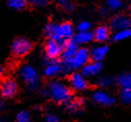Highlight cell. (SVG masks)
Wrapping results in <instances>:
<instances>
[{
    "mask_svg": "<svg viewBox=\"0 0 131 122\" xmlns=\"http://www.w3.org/2000/svg\"><path fill=\"white\" fill-rule=\"evenodd\" d=\"M32 47H33V45H32V43L28 38L18 37L12 44V47H10L12 55L17 58L24 57L30 53V51L32 50Z\"/></svg>",
    "mask_w": 131,
    "mask_h": 122,
    "instance_id": "cell-4",
    "label": "cell"
},
{
    "mask_svg": "<svg viewBox=\"0 0 131 122\" xmlns=\"http://www.w3.org/2000/svg\"><path fill=\"white\" fill-rule=\"evenodd\" d=\"M46 120H47L48 122H57L59 119H58V117H57L56 115L48 114V115H46Z\"/></svg>",
    "mask_w": 131,
    "mask_h": 122,
    "instance_id": "cell-28",
    "label": "cell"
},
{
    "mask_svg": "<svg viewBox=\"0 0 131 122\" xmlns=\"http://www.w3.org/2000/svg\"><path fill=\"white\" fill-rule=\"evenodd\" d=\"M68 110L69 111H72V112H77L79 110L82 109V105H83V101L82 99H75V100H70L68 104Z\"/></svg>",
    "mask_w": 131,
    "mask_h": 122,
    "instance_id": "cell-21",
    "label": "cell"
},
{
    "mask_svg": "<svg viewBox=\"0 0 131 122\" xmlns=\"http://www.w3.org/2000/svg\"><path fill=\"white\" fill-rule=\"evenodd\" d=\"M3 73H4V67H3L1 64H0V76H2Z\"/></svg>",
    "mask_w": 131,
    "mask_h": 122,
    "instance_id": "cell-29",
    "label": "cell"
},
{
    "mask_svg": "<svg viewBox=\"0 0 131 122\" xmlns=\"http://www.w3.org/2000/svg\"><path fill=\"white\" fill-rule=\"evenodd\" d=\"M91 28V24L89 22H81L78 26V29H79V31H87V30H89Z\"/></svg>",
    "mask_w": 131,
    "mask_h": 122,
    "instance_id": "cell-27",
    "label": "cell"
},
{
    "mask_svg": "<svg viewBox=\"0 0 131 122\" xmlns=\"http://www.w3.org/2000/svg\"><path fill=\"white\" fill-rule=\"evenodd\" d=\"M117 84L122 88H131V73H124L117 77Z\"/></svg>",
    "mask_w": 131,
    "mask_h": 122,
    "instance_id": "cell-17",
    "label": "cell"
},
{
    "mask_svg": "<svg viewBox=\"0 0 131 122\" xmlns=\"http://www.w3.org/2000/svg\"><path fill=\"white\" fill-rule=\"evenodd\" d=\"M130 36H131V28H125V29L117 30L116 34L114 35V40L121 42V40H124Z\"/></svg>",
    "mask_w": 131,
    "mask_h": 122,
    "instance_id": "cell-18",
    "label": "cell"
},
{
    "mask_svg": "<svg viewBox=\"0 0 131 122\" xmlns=\"http://www.w3.org/2000/svg\"><path fill=\"white\" fill-rule=\"evenodd\" d=\"M2 109H4V103L3 100H0V110H2Z\"/></svg>",
    "mask_w": 131,
    "mask_h": 122,
    "instance_id": "cell-30",
    "label": "cell"
},
{
    "mask_svg": "<svg viewBox=\"0 0 131 122\" xmlns=\"http://www.w3.org/2000/svg\"><path fill=\"white\" fill-rule=\"evenodd\" d=\"M94 38V33L87 30V31H79V33L74 36V40L77 42L78 45L81 44H87L89 42H91Z\"/></svg>",
    "mask_w": 131,
    "mask_h": 122,
    "instance_id": "cell-16",
    "label": "cell"
},
{
    "mask_svg": "<svg viewBox=\"0 0 131 122\" xmlns=\"http://www.w3.org/2000/svg\"><path fill=\"white\" fill-rule=\"evenodd\" d=\"M18 93V84L13 79H4L0 82V94L3 98H13Z\"/></svg>",
    "mask_w": 131,
    "mask_h": 122,
    "instance_id": "cell-5",
    "label": "cell"
},
{
    "mask_svg": "<svg viewBox=\"0 0 131 122\" xmlns=\"http://www.w3.org/2000/svg\"><path fill=\"white\" fill-rule=\"evenodd\" d=\"M107 51H108V48H107L106 46H99V47L94 48V49L91 51L90 56H91V58H92L93 60H95V61H101V60L105 57Z\"/></svg>",
    "mask_w": 131,
    "mask_h": 122,
    "instance_id": "cell-15",
    "label": "cell"
},
{
    "mask_svg": "<svg viewBox=\"0 0 131 122\" xmlns=\"http://www.w3.org/2000/svg\"><path fill=\"white\" fill-rule=\"evenodd\" d=\"M46 92L54 101L59 104H68L72 99V93L70 89L61 82H52Z\"/></svg>",
    "mask_w": 131,
    "mask_h": 122,
    "instance_id": "cell-1",
    "label": "cell"
},
{
    "mask_svg": "<svg viewBox=\"0 0 131 122\" xmlns=\"http://www.w3.org/2000/svg\"><path fill=\"white\" fill-rule=\"evenodd\" d=\"M120 96L123 103L131 105V88H123Z\"/></svg>",
    "mask_w": 131,
    "mask_h": 122,
    "instance_id": "cell-20",
    "label": "cell"
},
{
    "mask_svg": "<svg viewBox=\"0 0 131 122\" xmlns=\"http://www.w3.org/2000/svg\"><path fill=\"white\" fill-rule=\"evenodd\" d=\"M29 2H31L33 5L35 6H38V7H42V6H46L50 0H28Z\"/></svg>",
    "mask_w": 131,
    "mask_h": 122,
    "instance_id": "cell-26",
    "label": "cell"
},
{
    "mask_svg": "<svg viewBox=\"0 0 131 122\" xmlns=\"http://www.w3.org/2000/svg\"><path fill=\"white\" fill-rule=\"evenodd\" d=\"M62 42V46H63V51L61 53V57L64 61H68L70 60L73 55L75 54V52L78 51V44L74 39H65V40H61Z\"/></svg>",
    "mask_w": 131,
    "mask_h": 122,
    "instance_id": "cell-7",
    "label": "cell"
},
{
    "mask_svg": "<svg viewBox=\"0 0 131 122\" xmlns=\"http://www.w3.org/2000/svg\"><path fill=\"white\" fill-rule=\"evenodd\" d=\"M111 24H112L113 29H116V30L131 28V18L124 16V15H119V16H116L112 20Z\"/></svg>",
    "mask_w": 131,
    "mask_h": 122,
    "instance_id": "cell-10",
    "label": "cell"
},
{
    "mask_svg": "<svg viewBox=\"0 0 131 122\" xmlns=\"http://www.w3.org/2000/svg\"><path fill=\"white\" fill-rule=\"evenodd\" d=\"M30 120H31V116L27 111H21L17 115V121L19 122H29Z\"/></svg>",
    "mask_w": 131,
    "mask_h": 122,
    "instance_id": "cell-22",
    "label": "cell"
},
{
    "mask_svg": "<svg viewBox=\"0 0 131 122\" xmlns=\"http://www.w3.org/2000/svg\"><path fill=\"white\" fill-rule=\"evenodd\" d=\"M97 82H98V84H99L100 86L105 87V86H110V85L112 84L113 80H112V78H110V77H101V78L98 79Z\"/></svg>",
    "mask_w": 131,
    "mask_h": 122,
    "instance_id": "cell-24",
    "label": "cell"
},
{
    "mask_svg": "<svg viewBox=\"0 0 131 122\" xmlns=\"http://www.w3.org/2000/svg\"><path fill=\"white\" fill-rule=\"evenodd\" d=\"M102 69V64L100 61L93 60L92 62H88L83 66V75L86 77H94L98 75Z\"/></svg>",
    "mask_w": 131,
    "mask_h": 122,
    "instance_id": "cell-9",
    "label": "cell"
},
{
    "mask_svg": "<svg viewBox=\"0 0 131 122\" xmlns=\"http://www.w3.org/2000/svg\"><path fill=\"white\" fill-rule=\"evenodd\" d=\"M59 1V4L64 8V9H66V11H72L74 8V5L69 1V0H58Z\"/></svg>",
    "mask_w": 131,
    "mask_h": 122,
    "instance_id": "cell-23",
    "label": "cell"
},
{
    "mask_svg": "<svg viewBox=\"0 0 131 122\" xmlns=\"http://www.w3.org/2000/svg\"><path fill=\"white\" fill-rule=\"evenodd\" d=\"M110 36V30L106 26H100L98 27L95 32H94V38L98 42V43H103L106 42Z\"/></svg>",
    "mask_w": 131,
    "mask_h": 122,
    "instance_id": "cell-14",
    "label": "cell"
},
{
    "mask_svg": "<svg viewBox=\"0 0 131 122\" xmlns=\"http://www.w3.org/2000/svg\"><path fill=\"white\" fill-rule=\"evenodd\" d=\"M121 3H122L121 0H108V1H107V5H108V7L112 8V9H117V8H119V7L121 6Z\"/></svg>",
    "mask_w": 131,
    "mask_h": 122,
    "instance_id": "cell-25",
    "label": "cell"
},
{
    "mask_svg": "<svg viewBox=\"0 0 131 122\" xmlns=\"http://www.w3.org/2000/svg\"><path fill=\"white\" fill-rule=\"evenodd\" d=\"M45 51H46V55L49 59H57L63 51L62 42L50 38L46 44Z\"/></svg>",
    "mask_w": 131,
    "mask_h": 122,
    "instance_id": "cell-6",
    "label": "cell"
},
{
    "mask_svg": "<svg viewBox=\"0 0 131 122\" xmlns=\"http://www.w3.org/2000/svg\"><path fill=\"white\" fill-rule=\"evenodd\" d=\"M93 99L97 103L100 104L102 106H112L113 104H115L116 99L114 97H112L110 94L103 92V91H99V92H95L93 94Z\"/></svg>",
    "mask_w": 131,
    "mask_h": 122,
    "instance_id": "cell-13",
    "label": "cell"
},
{
    "mask_svg": "<svg viewBox=\"0 0 131 122\" xmlns=\"http://www.w3.org/2000/svg\"><path fill=\"white\" fill-rule=\"evenodd\" d=\"M69 82H70L71 87L74 90H78V91L85 90L88 87V83H87L86 79L84 78V75H81V74H78V73L70 76Z\"/></svg>",
    "mask_w": 131,
    "mask_h": 122,
    "instance_id": "cell-11",
    "label": "cell"
},
{
    "mask_svg": "<svg viewBox=\"0 0 131 122\" xmlns=\"http://www.w3.org/2000/svg\"><path fill=\"white\" fill-rule=\"evenodd\" d=\"M8 6L16 11H22L27 6L28 0H8Z\"/></svg>",
    "mask_w": 131,
    "mask_h": 122,
    "instance_id": "cell-19",
    "label": "cell"
},
{
    "mask_svg": "<svg viewBox=\"0 0 131 122\" xmlns=\"http://www.w3.org/2000/svg\"><path fill=\"white\" fill-rule=\"evenodd\" d=\"M62 69H63V66L61 63H59L55 59H51V61H49V63L45 68V75L49 78H52L59 75L62 72Z\"/></svg>",
    "mask_w": 131,
    "mask_h": 122,
    "instance_id": "cell-12",
    "label": "cell"
},
{
    "mask_svg": "<svg viewBox=\"0 0 131 122\" xmlns=\"http://www.w3.org/2000/svg\"><path fill=\"white\" fill-rule=\"evenodd\" d=\"M90 60V53L86 48L78 49L73 57L68 60V61H64V65L67 69L71 68H80L83 67L85 64H87Z\"/></svg>",
    "mask_w": 131,
    "mask_h": 122,
    "instance_id": "cell-2",
    "label": "cell"
},
{
    "mask_svg": "<svg viewBox=\"0 0 131 122\" xmlns=\"http://www.w3.org/2000/svg\"><path fill=\"white\" fill-rule=\"evenodd\" d=\"M20 77L27 84V86L32 90L36 89L39 84V77L37 72L35 70L34 67H32L30 65H23L21 67Z\"/></svg>",
    "mask_w": 131,
    "mask_h": 122,
    "instance_id": "cell-3",
    "label": "cell"
},
{
    "mask_svg": "<svg viewBox=\"0 0 131 122\" xmlns=\"http://www.w3.org/2000/svg\"><path fill=\"white\" fill-rule=\"evenodd\" d=\"M73 34V28L71 26L70 23H62L60 25H58L57 27V32H56V36H55V40H65L68 39L72 36Z\"/></svg>",
    "mask_w": 131,
    "mask_h": 122,
    "instance_id": "cell-8",
    "label": "cell"
}]
</instances>
